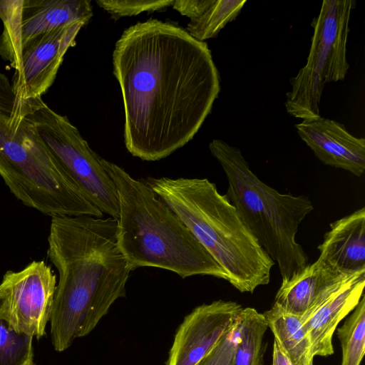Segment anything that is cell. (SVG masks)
Masks as SVG:
<instances>
[{
	"mask_svg": "<svg viewBox=\"0 0 365 365\" xmlns=\"http://www.w3.org/2000/svg\"><path fill=\"white\" fill-rule=\"evenodd\" d=\"M299 138L324 165L361 177L365 171V139L352 135L344 124L320 115L294 125Z\"/></svg>",
	"mask_w": 365,
	"mask_h": 365,
	"instance_id": "cell-13",
	"label": "cell"
},
{
	"mask_svg": "<svg viewBox=\"0 0 365 365\" xmlns=\"http://www.w3.org/2000/svg\"><path fill=\"white\" fill-rule=\"evenodd\" d=\"M96 2L110 15L111 19L118 20L121 17L135 16L144 11L153 12L164 9L173 6L174 1L96 0Z\"/></svg>",
	"mask_w": 365,
	"mask_h": 365,
	"instance_id": "cell-22",
	"label": "cell"
},
{
	"mask_svg": "<svg viewBox=\"0 0 365 365\" xmlns=\"http://www.w3.org/2000/svg\"><path fill=\"white\" fill-rule=\"evenodd\" d=\"M209 149L225 173L227 198L277 263L282 282L290 279L309 264L296 235L301 222L314 210L311 200L304 195L281 193L265 184L252 171L239 148L215 139Z\"/></svg>",
	"mask_w": 365,
	"mask_h": 365,
	"instance_id": "cell-6",
	"label": "cell"
},
{
	"mask_svg": "<svg viewBox=\"0 0 365 365\" xmlns=\"http://www.w3.org/2000/svg\"><path fill=\"white\" fill-rule=\"evenodd\" d=\"M33 338L14 331L0 317V365H34Z\"/></svg>",
	"mask_w": 365,
	"mask_h": 365,
	"instance_id": "cell-21",
	"label": "cell"
},
{
	"mask_svg": "<svg viewBox=\"0 0 365 365\" xmlns=\"http://www.w3.org/2000/svg\"><path fill=\"white\" fill-rule=\"evenodd\" d=\"M145 182L178 216L240 292L270 281L275 264L226 195L207 178H148Z\"/></svg>",
	"mask_w": 365,
	"mask_h": 365,
	"instance_id": "cell-4",
	"label": "cell"
},
{
	"mask_svg": "<svg viewBox=\"0 0 365 365\" xmlns=\"http://www.w3.org/2000/svg\"><path fill=\"white\" fill-rule=\"evenodd\" d=\"M15 103L34 125L51 153L77 183L86 198L103 214L118 220L119 199L102 158L68 118L53 110L41 98L15 96Z\"/></svg>",
	"mask_w": 365,
	"mask_h": 365,
	"instance_id": "cell-8",
	"label": "cell"
},
{
	"mask_svg": "<svg viewBox=\"0 0 365 365\" xmlns=\"http://www.w3.org/2000/svg\"><path fill=\"white\" fill-rule=\"evenodd\" d=\"M267 329L263 314L252 307L242 308L232 365H264Z\"/></svg>",
	"mask_w": 365,
	"mask_h": 365,
	"instance_id": "cell-18",
	"label": "cell"
},
{
	"mask_svg": "<svg viewBox=\"0 0 365 365\" xmlns=\"http://www.w3.org/2000/svg\"><path fill=\"white\" fill-rule=\"evenodd\" d=\"M272 365H294L278 341L274 339Z\"/></svg>",
	"mask_w": 365,
	"mask_h": 365,
	"instance_id": "cell-25",
	"label": "cell"
},
{
	"mask_svg": "<svg viewBox=\"0 0 365 365\" xmlns=\"http://www.w3.org/2000/svg\"><path fill=\"white\" fill-rule=\"evenodd\" d=\"M56 277L44 261L8 271L0 284V317L14 331L41 339L50 320Z\"/></svg>",
	"mask_w": 365,
	"mask_h": 365,
	"instance_id": "cell-9",
	"label": "cell"
},
{
	"mask_svg": "<svg viewBox=\"0 0 365 365\" xmlns=\"http://www.w3.org/2000/svg\"><path fill=\"white\" fill-rule=\"evenodd\" d=\"M238 323L239 321L197 365H232L238 340Z\"/></svg>",
	"mask_w": 365,
	"mask_h": 365,
	"instance_id": "cell-23",
	"label": "cell"
},
{
	"mask_svg": "<svg viewBox=\"0 0 365 365\" xmlns=\"http://www.w3.org/2000/svg\"><path fill=\"white\" fill-rule=\"evenodd\" d=\"M263 315L274 339L294 365H313L312 344L302 317L288 313L275 304Z\"/></svg>",
	"mask_w": 365,
	"mask_h": 365,
	"instance_id": "cell-17",
	"label": "cell"
},
{
	"mask_svg": "<svg viewBox=\"0 0 365 365\" xmlns=\"http://www.w3.org/2000/svg\"><path fill=\"white\" fill-rule=\"evenodd\" d=\"M113 68L123 98L125 145L143 160L165 158L191 140L220 91L207 43L155 19L124 30Z\"/></svg>",
	"mask_w": 365,
	"mask_h": 365,
	"instance_id": "cell-1",
	"label": "cell"
},
{
	"mask_svg": "<svg viewBox=\"0 0 365 365\" xmlns=\"http://www.w3.org/2000/svg\"><path fill=\"white\" fill-rule=\"evenodd\" d=\"M119 199L118 247L133 271L151 267L182 278L210 275L227 280L222 267L178 216L141 180L102 158Z\"/></svg>",
	"mask_w": 365,
	"mask_h": 365,
	"instance_id": "cell-3",
	"label": "cell"
},
{
	"mask_svg": "<svg viewBox=\"0 0 365 365\" xmlns=\"http://www.w3.org/2000/svg\"><path fill=\"white\" fill-rule=\"evenodd\" d=\"M353 0H325L313 19V35L306 64L290 79L286 94L287 113L302 120L319 115L321 97L327 83L343 81L347 61L349 24Z\"/></svg>",
	"mask_w": 365,
	"mask_h": 365,
	"instance_id": "cell-7",
	"label": "cell"
},
{
	"mask_svg": "<svg viewBox=\"0 0 365 365\" xmlns=\"http://www.w3.org/2000/svg\"><path fill=\"white\" fill-rule=\"evenodd\" d=\"M246 3V0H214L201 15L190 19L185 30L200 41L215 38L228 23L237 18Z\"/></svg>",
	"mask_w": 365,
	"mask_h": 365,
	"instance_id": "cell-19",
	"label": "cell"
},
{
	"mask_svg": "<svg viewBox=\"0 0 365 365\" xmlns=\"http://www.w3.org/2000/svg\"><path fill=\"white\" fill-rule=\"evenodd\" d=\"M336 330L342 358L341 365H360L365 353V296Z\"/></svg>",
	"mask_w": 365,
	"mask_h": 365,
	"instance_id": "cell-20",
	"label": "cell"
},
{
	"mask_svg": "<svg viewBox=\"0 0 365 365\" xmlns=\"http://www.w3.org/2000/svg\"><path fill=\"white\" fill-rule=\"evenodd\" d=\"M213 1L214 0H176L174 1L173 6L182 15L193 19L201 15Z\"/></svg>",
	"mask_w": 365,
	"mask_h": 365,
	"instance_id": "cell-24",
	"label": "cell"
},
{
	"mask_svg": "<svg viewBox=\"0 0 365 365\" xmlns=\"http://www.w3.org/2000/svg\"><path fill=\"white\" fill-rule=\"evenodd\" d=\"M317 248L319 258L343 273L365 272L364 207L331 223Z\"/></svg>",
	"mask_w": 365,
	"mask_h": 365,
	"instance_id": "cell-16",
	"label": "cell"
},
{
	"mask_svg": "<svg viewBox=\"0 0 365 365\" xmlns=\"http://www.w3.org/2000/svg\"><path fill=\"white\" fill-rule=\"evenodd\" d=\"M364 287L365 272H363L344 284L309 315L302 317L314 356L334 354V333L339 322L359 304Z\"/></svg>",
	"mask_w": 365,
	"mask_h": 365,
	"instance_id": "cell-15",
	"label": "cell"
},
{
	"mask_svg": "<svg viewBox=\"0 0 365 365\" xmlns=\"http://www.w3.org/2000/svg\"><path fill=\"white\" fill-rule=\"evenodd\" d=\"M88 21H77L56 28L31 40L21 50L13 67L11 83L21 100L41 98L53 85L63 57L76 45V37Z\"/></svg>",
	"mask_w": 365,
	"mask_h": 365,
	"instance_id": "cell-11",
	"label": "cell"
},
{
	"mask_svg": "<svg viewBox=\"0 0 365 365\" xmlns=\"http://www.w3.org/2000/svg\"><path fill=\"white\" fill-rule=\"evenodd\" d=\"M11 84L0 73V176L24 205L54 216L103 214L44 144L15 103Z\"/></svg>",
	"mask_w": 365,
	"mask_h": 365,
	"instance_id": "cell-5",
	"label": "cell"
},
{
	"mask_svg": "<svg viewBox=\"0 0 365 365\" xmlns=\"http://www.w3.org/2000/svg\"><path fill=\"white\" fill-rule=\"evenodd\" d=\"M242 309L222 299L195 308L179 326L166 365H197L238 322Z\"/></svg>",
	"mask_w": 365,
	"mask_h": 365,
	"instance_id": "cell-12",
	"label": "cell"
},
{
	"mask_svg": "<svg viewBox=\"0 0 365 365\" xmlns=\"http://www.w3.org/2000/svg\"><path fill=\"white\" fill-rule=\"evenodd\" d=\"M359 273H343L318 258L290 279L282 282L274 304L288 313L300 317L307 316L344 284Z\"/></svg>",
	"mask_w": 365,
	"mask_h": 365,
	"instance_id": "cell-14",
	"label": "cell"
},
{
	"mask_svg": "<svg viewBox=\"0 0 365 365\" xmlns=\"http://www.w3.org/2000/svg\"><path fill=\"white\" fill-rule=\"evenodd\" d=\"M118 220L51 217L48 257L58 272L50 317L54 349L91 333L118 298L131 272L117 240Z\"/></svg>",
	"mask_w": 365,
	"mask_h": 365,
	"instance_id": "cell-2",
	"label": "cell"
},
{
	"mask_svg": "<svg viewBox=\"0 0 365 365\" xmlns=\"http://www.w3.org/2000/svg\"><path fill=\"white\" fill-rule=\"evenodd\" d=\"M90 0H0V56L14 67L23 48L56 28L93 16Z\"/></svg>",
	"mask_w": 365,
	"mask_h": 365,
	"instance_id": "cell-10",
	"label": "cell"
}]
</instances>
